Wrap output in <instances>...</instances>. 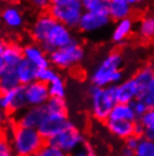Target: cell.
Listing matches in <instances>:
<instances>
[{
	"label": "cell",
	"instance_id": "cell-6",
	"mask_svg": "<svg viewBox=\"0 0 154 156\" xmlns=\"http://www.w3.org/2000/svg\"><path fill=\"white\" fill-rule=\"evenodd\" d=\"M46 144L72 155L85 144V139L80 129L71 121V123L65 129H63L61 133L46 140Z\"/></svg>",
	"mask_w": 154,
	"mask_h": 156
},
{
	"label": "cell",
	"instance_id": "cell-33",
	"mask_svg": "<svg viewBox=\"0 0 154 156\" xmlns=\"http://www.w3.org/2000/svg\"><path fill=\"white\" fill-rule=\"evenodd\" d=\"M71 156H98L97 153L93 151V148L89 144L85 143L81 148H79L77 152H74Z\"/></svg>",
	"mask_w": 154,
	"mask_h": 156
},
{
	"label": "cell",
	"instance_id": "cell-27",
	"mask_svg": "<svg viewBox=\"0 0 154 156\" xmlns=\"http://www.w3.org/2000/svg\"><path fill=\"white\" fill-rule=\"evenodd\" d=\"M47 113L53 114H68V104L65 98H51L45 104Z\"/></svg>",
	"mask_w": 154,
	"mask_h": 156
},
{
	"label": "cell",
	"instance_id": "cell-36",
	"mask_svg": "<svg viewBox=\"0 0 154 156\" xmlns=\"http://www.w3.org/2000/svg\"><path fill=\"white\" fill-rule=\"evenodd\" d=\"M139 140H141V137H137V136H135L134 135V136L127 138L126 140H124V145H125V146H127L128 148L135 151V149L137 148V146H139Z\"/></svg>",
	"mask_w": 154,
	"mask_h": 156
},
{
	"label": "cell",
	"instance_id": "cell-29",
	"mask_svg": "<svg viewBox=\"0 0 154 156\" xmlns=\"http://www.w3.org/2000/svg\"><path fill=\"white\" fill-rule=\"evenodd\" d=\"M59 75L60 74L52 66L47 67V68H42V69H38V71H37V80L49 85L50 83H52L55 78L58 77Z\"/></svg>",
	"mask_w": 154,
	"mask_h": 156
},
{
	"label": "cell",
	"instance_id": "cell-41",
	"mask_svg": "<svg viewBox=\"0 0 154 156\" xmlns=\"http://www.w3.org/2000/svg\"><path fill=\"white\" fill-rule=\"evenodd\" d=\"M7 69V67L4 62V59H2V55H0V77L2 76V74L5 73V70Z\"/></svg>",
	"mask_w": 154,
	"mask_h": 156
},
{
	"label": "cell",
	"instance_id": "cell-31",
	"mask_svg": "<svg viewBox=\"0 0 154 156\" xmlns=\"http://www.w3.org/2000/svg\"><path fill=\"white\" fill-rule=\"evenodd\" d=\"M35 156H71L70 154H66L61 149L56 148L54 146H51L49 144H45L43 148L39 151Z\"/></svg>",
	"mask_w": 154,
	"mask_h": 156
},
{
	"label": "cell",
	"instance_id": "cell-22",
	"mask_svg": "<svg viewBox=\"0 0 154 156\" xmlns=\"http://www.w3.org/2000/svg\"><path fill=\"white\" fill-rule=\"evenodd\" d=\"M137 85L139 86V88L142 90V94L145 93L150 86L151 82L153 80L154 78V68L151 66H145L139 69L135 73V75L133 76Z\"/></svg>",
	"mask_w": 154,
	"mask_h": 156
},
{
	"label": "cell",
	"instance_id": "cell-23",
	"mask_svg": "<svg viewBox=\"0 0 154 156\" xmlns=\"http://www.w3.org/2000/svg\"><path fill=\"white\" fill-rule=\"evenodd\" d=\"M20 86L19 79L16 73V69H6L2 76L0 77V88L2 92H8Z\"/></svg>",
	"mask_w": 154,
	"mask_h": 156
},
{
	"label": "cell",
	"instance_id": "cell-40",
	"mask_svg": "<svg viewBox=\"0 0 154 156\" xmlns=\"http://www.w3.org/2000/svg\"><path fill=\"white\" fill-rule=\"evenodd\" d=\"M6 118H7L6 112H4L2 110H0V129L2 128V126L6 123Z\"/></svg>",
	"mask_w": 154,
	"mask_h": 156
},
{
	"label": "cell",
	"instance_id": "cell-43",
	"mask_svg": "<svg viewBox=\"0 0 154 156\" xmlns=\"http://www.w3.org/2000/svg\"><path fill=\"white\" fill-rule=\"evenodd\" d=\"M146 92H149V93H151V94H154V78H153V80L151 82V84H150V86H149V88H147Z\"/></svg>",
	"mask_w": 154,
	"mask_h": 156
},
{
	"label": "cell",
	"instance_id": "cell-17",
	"mask_svg": "<svg viewBox=\"0 0 154 156\" xmlns=\"http://www.w3.org/2000/svg\"><path fill=\"white\" fill-rule=\"evenodd\" d=\"M2 59L8 69H16L24 60L23 47L17 42H8L2 53Z\"/></svg>",
	"mask_w": 154,
	"mask_h": 156
},
{
	"label": "cell",
	"instance_id": "cell-12",
	"mask_svg": "<svg viewBox=\"0 0 154 156\" xmlns=\"http://www.w3.org/2000/svg\"><path fill=\"white\" fill-rule=\"evenodd\" d=\"M1 24L10 31H18L25 25V15L16 4L6 5L1 10Z\"/></svg>",
	"mask_w": 154,
	"mask_h": 156
},
{
	"label": "cell",
	"instance_id": "cell-7",
	"mask_svg": "<svg viewBox=\"0 0 154 156\" xmlns=\"http://www.w3.org/2000/svg\"><path fill=\"white\" fill-rule=\"evenodd\" d=\"M58 20H55L47 12H39L35 17L29 26V35L33 39V42L43 45L46 43L54 25Z\"/></svg>",
	"mask_w": 154,
	"mask_h": 156
},
{
	"label": "cell",
	"instance_id": "cell-15",
	"mask_svg": "<svg viewBox=\"0 0 154 156\" xmlns=\"http://www.w3.org/2000/svg\"><path fill=\"white\" fill-rule=\"evenodd\" d=\"M23 53L24 59H26L27 61L33 63L37 69L51 67L49 55L37 43H26L25 45H23Z\"/></svg>",
	"mask_w": 154,
	"mask_h": 156
},
{
	"label": "cell",
	"instance_id": "cell-47",
	"mask_svg": "<svg viewBox=\"0 0 154 156\" xmlns=\"http://www.w3.org/2000/svg\"><path fill=\"white\" fill-rule=\"evenodd\" d=\"M1 93H2V90H1V88H0V94H1Z\"/></svg>",
	"mask_w": 154,
	"mask_h": 156
},
{
	"label": "cell",
	"instance_id": "cell-18",
	"mask_svg": "<svg viewBox=\"0 0 154 156\" xmlns=\"http://www.w3.org/2000/svg\"><path fill=\"white\" fill-rule=\"evenodd\" d=\"M133 6L129 0H109L108 14L112 20L119 22L125 18H129Z\"/></svg>",
	"mask_w": 154,
	"mask_h": 156
},
{
	"label": "cell",
	"instance_id": "cell-35",
	"mask_svg": "<svg viewBox=\"0 0 154 156\" xmlns=\"http://www.w3.org/2000/svg\"><path fill=\"white\" fill-rule=\"evenodd\" d=\"M139 98L144 102V104L147 106L149 110H154V94H151L149 92H145L143 93Z\"/></svg>",
	"mask_w": 154,
	"mask_h": 156
},
{
	"label": "cell",
	"instance_id": "cell-24",
	"mask_svg": "<svg viewBox=\"0 0 154 156\" xmlns=\"http://www.w3.org/2000/svg\"><path fill=\"white\" fill-rule=\"evenodd\" d=\"M137 34L144 40H151L154 37V15L144 17L139 20L137 26Z\"/></svg>",
	"mask_w": 154,
	"mask_h": 156
},
{
	"label": "cell",
	"instance_id": "cell-44",
	"mask_svg": "<svg viewBox=\"0 0 154 156\" xmlns=\"http://www.w3.org/2000/svg\"><path fill=\"white\" fill-rule=\"evenodd\" d=\"M129 2H131L132 6H134V5H137V4H139V1H137V0H129Z\"/></svg>",
	"mask_w": 154,
	"mask_h": 156
},
{
	"label": "cell",
	"instance_id": "cell-9",
	"mask_svg": "<svg viewBox=\"0 0 154 156\" xmlns=\"http://www.w3.org/2000/svg\"><path fill=\"white\" fill-rule=\"evenodd\" d=\"M71 123L68 114H53L46 113L44 120L37 128L38 133L43 136L45 140L61 133L63 129H65Z\"/></svg>",
	"mask_w": 154,
	"mask_h": 156
},
{
	"label": "cell",
	"instance_id": "cell-32",
	"mask_svg": "<svg viewBox=\"0 0 154 156\" xmlns=\"http://www.w3.org/2000/svg\"><path fill=\"white\" fill-rule=\"evenodd\" d=\"M132 106H133V110H134L135 114H136V117H137V120H139V118H142L143 115L149 111L147 106L144 104V102H143L141 98L135 100V101L132 103Z\"/></svg>",
	"mask_w": 154,
	"mask_h": 156
},
{
	"label": "cell",
	"instance_id": "cell-37",
	"mask_svg": "<svg viewBox=\"0 0 154 156\" xmlns=\"http://www.w3.org/2000/svg\"><path fill=\"white\" fill-rule=\"evenodd\" d=\"M32 4L35 8H37L39 10H45V9H49L51 1H49V0H34V1H32Z\"/></svg>",
	"mask_w": 154,
	"mask_h": 156
},
{
	"label": "cell",
	"instance_id": "cell-48",
	"mask_svg": "<svg viewBox=\"0 0 154 156\" xmlns=\"http://www.w3.org/2000/svg\"><path fill=\"white\" fill-rule=\"evenodd\" d=\"M153 140H154V136H153Z\"/></svg>",
	"mask_w": 154,
	"mask_h": 156
},
{
	"label": "cell",
	"instance_id": "cell-2",
	"mask_svg": "<svg viewBox=\"0 0 154 156\" xmlns=\"http://www.w3.org/2000/svg\"><path fill=\"white\" fill-rule=\"evenodd\" d=\"M9 143L15 156H35L46 144L37 129L15 126L10 131Z\"/></svg>",
	"mask_w": 154,
	"mask_h": 156
},
{
	"label": "cell",
	"instance_id": "cell-28",
	"mask_svg": "<svg viewBox=\"0 0 154 156\" xmlns=\"http://www.w3.org/2000/svg\"><path fill=\"white\" fill-rule=\"evenodd\" d=\"M135 156H154V140L141 137L139 144L135 149Z\"/></svg>",
	"mask_w": 154,
	"mask_h": 156
},
{
	"label": "cell",
	"instance_id": "cell-14",
	"mask_svg": "<svg viewBox=\"0 0 154 156\" xmlns=\"http://www.w3.org/2000/svg\"><path fill=\"white\" fill-rule=\"evenodd\" d=\"M142 95V90L139 88L134 78H125L119 85L116 86V98L118 103L132 104L135 100Z\"/></svg>",
	"mask_w": 154,
	"mask_h": 156
},
{
	"label": "cell",
	"instance_id": "cell-3",
	"mask_svg": "<svg viewBox=\"0 0 154 156\" xmlns=\"http://www.w3.org/2000/svg\"><path fill=\"white\" fill-rule=\"evenodd\" d=\"M90 112L93 119L106 122L110 117L114 106L118 103L116 98V86L98 87L90 85L88 88Z\"/></svg>",
	"mask_w": 154,
	"mask_h": 156
},
{
	"label": "cell",
	"instance_id": "cell-10",
	"mask_svg": "<svg viewBox=\"0 0 154 156\" xmlns=\"http://www.w3.org/2000/svg\"><path fill=\"white\" fill-rule=\"evenodd\" d=\"M45 106H28L23 112L17 114L15 126L23 128L37 129L46 115Z\"/></svg>",
	"mask_w": 154,
	"mask_h": 156
},
{
	"label": "cell",
	"instance_id": "cell-46",
	"mask_svg": "<svg viewBox=\"0 0 154 156\" xmlns=\"http://www.w3.org/2000/svg\"><path fill=\"white\" fill-rule=\"evenodd\" d=\"M0 24H1V12H0Z\"/></svg>",
	"mask_w": 154,
	"mask_h": 156
},
{
	"label": "cell",
	"instance_id": "cell-38",
	"mask_svg": "<svg viewBox=\"0 0 154 156\" xmlns=\"http://www.w3.org/2000/svg\"><path fill=\"white\" fill-rule=\"evenodd\" d=\"M118 156H135V151L128 148L127 146H125V145H124L123 147L119 149Z\"/></svg>",
	"mask_w": 154,
	"mask_h": 156
},
{
	"label": "cell",
	"instance_id": "cell-16",
	"mask_svg": "<svg viewBox=\"0 0 154 156\" xmlns=\"http://www.w3.org/2000/svg\"><path fill=\"white\" fill-rule=\"evenodd\" d=\"M105 125H106L108 133L112 135L114 137H116V138H118V139L126 140L127 138L135 135V122L108 119L105 122Z\"/></svg>",
	"mask_w": 154,
	"mask_h": 156
},
{
	"label": "cell",
	"instance_id": "cell-19",
	"mask_svg": "<svg viewBox=\"0 0 154 156\" xmlns=\"http://www.w3.org/2000/svg\"><path fill=\"white\" fill-rule=\"evenodd\" d=\"M37 71L38 69L26 59H24L16 68V73L22 86H27L37 80Z\"/></svg>",
	"mask_w": 154,
	"mask_h": 156
},
{
	"label": "cell",
	"instance_id": "cell-26",
	"mask_svg": "<svg viewBox=\"0 0 154 156\" xmlns=\"http://www.w3.org/2000/svg\"><path fill=\"white\" fill-rule=\"evenodd\" d=\"M49 92H50L51 98H65L66 95V84L64 78L61 75L54 79L53 82L49 84Z\"/></svg>",
	"mask_w": 154,
	"mask_h": 156
},
{
	"label": "cell",
	"instance_id": "cell-39",
	"mask_svg": "<svg viewBox=\"0 0 154 156\" xmlns=\"http://www.w3.org/2000/svg\"><path fill=\"white\" fill-rule=\"evenodd\" d=\"M144 133H145V129H144V127L139 123V121H136V122H135V136L143 137L144 136Z\"/></svg>",
	"mask_w": 154,
	"mask_h": 156
},
{
	"label": "cell",
	"instance_id": "cell-34",
	"mask_svg": "<svg viewBox=\"0 0 154 156\" xmlns=\"http://www.w3.org/2000/svg\"><path fill=\"white\" fill-rule=\"evenodd\" d=\"M10 153H12V147H10L9 139H7L2 135H0V156L7 155Z\"/></svg>",
	"mask_w": 154,
	"mask_h": 156
},
{
	"label": "cell",
	"instance_id": "cell-21",
	"mask_svg": "<svg viewBox=\"0 0 154 156\" xmlns=\"http://www.w3.org/2000/svg\"><path fill=\"white\" fill-rule=\"evenodd\" d=\"M109 119L118 121H129V122L137 121V117L133 110L132 104H126V103H117L114 106Z\"/></svg>",
	"mask_w": 154,
	"mask_h": 156
},
{
	"label": "cell",
	"instance_id": "cell-25",
	"mask_svg": "<svg viewBox=\"0 0 154 156\" xmlns=\"http://www.w3.org/2000/svg\"><path fill=\"white\" fill-rule=\"evenodd\" d=\"M108 0H82L85 12L99 14V15H109L108 14Z\"/></svg>",
	"mask_w": 154,
	"mask_h": 156
},
{
	"label": "cell",
	"instance_id": "cell-11",
	"mask_svg": "<svg viewBox=\"0 0 154 156\" xmlns=\"http://www.w3.org/2000/svg\"><path fill=\"white\" fill-rule=\"evenodd\" d=\"M25 87L27 106H45L51 98L49 86L39 80H35Z\"/></svg>",
	"mask_w": 154,
	"mask_h": 156
},
{
	"label": "cell",
	"instance_id": "cell-5",
	"mask_svg": "<svg viewBox=\"0 0 154 156\" xmlns=\"http://www.w3.org/2000/svg\"><path fill=\"white\" fill-rule=\"evenodd\" d=\"M85 48L77 39L69 45L54 50L49 55L51 66L60 70H68L77 67L85 60Z\"/></svg>",
	"mask_w": 154,
	"mask_h": 156
},
{
	"label": "cell",
	"instance_id": "cell-30",
	"mask_svg": "<svg viewBox=\"0 0 154 156\" xmlns=\"http://www.w3.org/2000/svg\"><path fill=\"white\" fill-rule=\"evenodd\" d=\"M144 127L145 131L154 133V110H149L142 118L137 120Z\"/></svg>",
	"mask_w": 154,
	"mask_h": 156
},
{
	"label": "cell",
	"instance_id": "cell-8",
	"mask_svg": "<svg viewBox=\"0 0 154 156\" xmlns=\"http://www.w3.org/2000/svg\"><path fill=\"white\" fill-rule=\"evenodd\" d=\"M27 106L25 98V87L18 86L17 88L8 92H2L0 94V110L6 113L19 114Z\"/></svg>",
	"mask_w": 154,
	"mask_h": 156
},
{
	"label": "cell",
	"instance_id": "cell-4",
	"mask_svg": "<svg viewBox=\"0 0 154 156\" xmlns=\"http://www.w3.org/2000/svg\"><path fill=\"white\" fill-rule=\"evenodd\" d=\"M47 12L59 23L72 30L78 27L85 9L81 0H52Z\"/></svg>",
	"mask_w": 154,
	"mask_h": 156
},
{
	"label": "cell",
	"instance_id": "cell-45",
	"mask_svg": "<svg viewBox=\"0 0 154 156\" xmlns=\"http://www.w3.org/2000/svg\"><path fill=\"white\" fill-rule=\"evenodd\" d=\"M4 156H15V155H14L12 153H10V154H7V155H4Z\"/></svg>",
	"mask_w": 154,
	"mask_h": 156
},
{
	"label": "cell",
	"instance_id": "cell-49",
	"mask_svg": "<svg viewBox=\"0 0 154 156\" xmlns=\"http://www.w3.org/2000/svg\"><path fill=\"white\" fill-rule=\"evenodd\" d=\"M0 131H1V129H0Z\"/></svg>",
	"mask_w": 154,
	"mask_h": 156
},
{
	"label": "cell",
	"instance_id": "cell-20",
	"mask_svg": "<svg viewBox=\"0 0 154 156\" xmlns=\"http://www.w3.org/2000/svg\"><path fill=\"white\" fill-rule=\"evenodd\" d=\"M134 28V22L131 17L125 18L119 22H116V25L112 33V40L114 43H122L127 39L128 36L132 34Z\"/></svg>",
	"mask_w": 154,
	"mask_h": 156
},
{
	"label": "cell",
	"instance_id": "cell-13",
	"mask_svg": "<svg viewBox=\"0 0 154 156\" xmlns=\"http://www.w3.org/2000/svg\"><path fill=\"white\" fill-rule=\"evenodd\" d=\"M110 22L112 20L109 15H99V14L85 12L81 17L80 23L78 25V28L82 33L90 34V33H96L98 31H101L102 28L107 27Z\"/></svg>",
	"mask_w": 154,
	"mask_h": 156
},
{
	"label": "cell",
	"instance_id": "cell-1",
	"mask_svg": "<svg viewBox=\"0 0 154 156\" xmlns=\"http://www.w3.org/2000/svg\"><path fill=\"white\" fill-rule=\"evenodd\" d=\"M124 58L118 51H112L90 73L91 85L98 87L117 86L124 79Z\"/></svg>",
	"mask_w": 154,
	"mask_h": 156
},
{
	"label": "cell",
	"instance_id": "cell-42",
	"mask_svg": "<svg viewBox=\"0 0 154 156\" xmlns=\"http://www.w3.org/2000/svg\"><path fill=\"white\" fill-rule=\"evenodd\" d=\"M6 44H7V43L5 42V40L2 39V37H0V55H2V53H4Z\"/></svg>",
	"mask_w": 154,
	"mask_h": 156
}]
</instances>
